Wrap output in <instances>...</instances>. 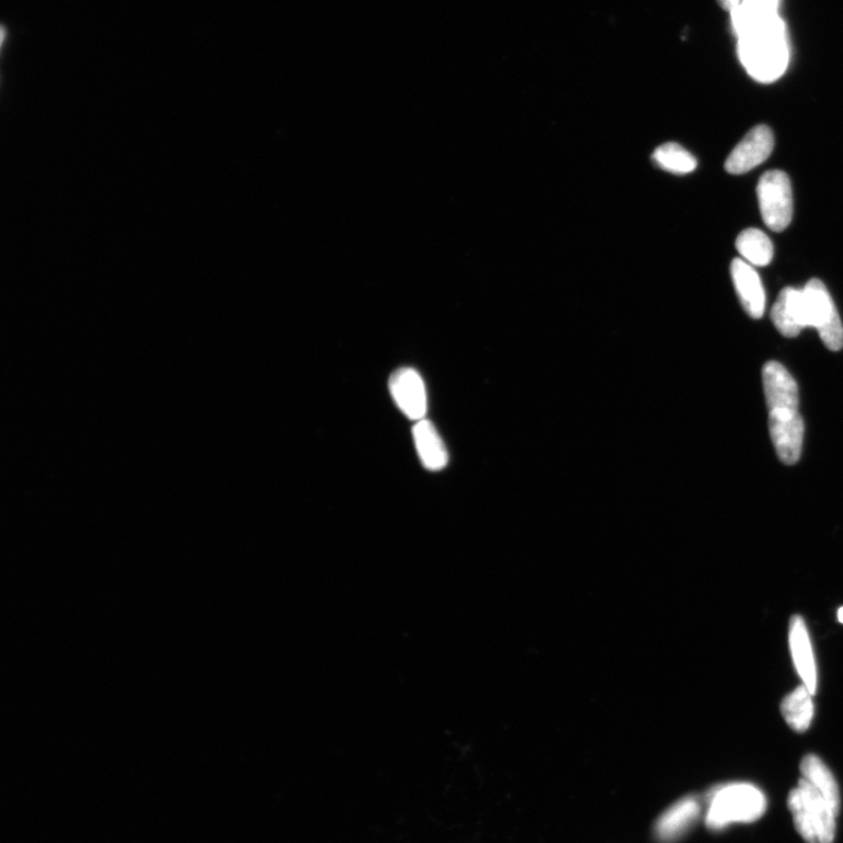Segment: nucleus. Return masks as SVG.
Returning <instances> with one entry per match:
<instances>
[{
	"mask_svg": "<svg viewBox=\"0 0 843 843\" xmlns=\"http://www.w3.org/2000/svg\"><path fill=\"white\" fill-rule=\"evenodd\" d=\"M737 37L740 59L753 79L768 84L785 74L789 49L786 26L778 13L747 25Z\"/></svg>",
	"mask_w": 843,
	"mask_h": 843,
	"instance_id": "f257e3e1",
	"label": "nucleus"
},
{
	"mask_svg": "<svg viewBox=\"0 0 843 843\" xmlns=\"http://www.w3.org/2000/svg\"><path fill=\"white\" fill-rule=\"evenodd\" d=\"M798 833L807 843H833L840 806L809 780L801 778L788 796Z\"/></svg>",
	"mask_w": 843,
	"mask_h": 843,
	"instance_id": "f03ea898",
	"label": "nucleus"
},
{
	"mask_svg": "<svg viewBox=\"0 0 843 843\" xmlns=\"http://www.w3.org/2000/svg\"><path fill=\"white\" fill-rule=\"evenodd\" d=\"M707 828L722 831L734 822L757 821L767 809L762 789L746 783L714 787L708 795Z\"/></svg>",
	"mask_w": 843,
	"mask_h": 843,
	"instance_id": "7ed1b4c3",
	"label": "nucleus"
},
{
	"mask_svg": "<svg viewBox=\"0 0 843 843\" xmlns=\"http://www.w3.org/2000/svg\"><path fill=\"white\" fill-rule=\"evenodd\" d=\"M764 223L775 232H781L794 218V195L789 177L781 170L765 173L757 188Z\"/></svg>",
	"mask_w": 843,
	"mask_h": 843,
	"instance_id": "20e7f679",
	"label": "nucleus"
},
{
	"mask_svg": "<svg viewBox=\"0 0 843 843\" xmlns=\"http://www.w3.org/2000/svg\"><path fill=\"white\" fill-rule=\"evenodd\" d=\"M809 303L811 328L824 346L833 352L843 348V325L828 287L820 279H811L803 289Z\"/></svg>",
	"mask_w": 843,
	"mask_h": 843,
	"instance_id": "39448f33",
	"label": "nucleus"
},
{
	"mask_svg": "<svg viewBox=\"0 0 843 843\" xmlns=\"http://www.w3.org/2000/svg\"><path fill=\"white\" fill-rule=\"evenodd\" d=\"M768 426L777 455L786 465L799 462L805 435V424L798 408L769 409Z\"/></svg>",
	"mask_w": 843,
	"mask_h": 843,
	"instance_id": "423d86ee",
	"label": "nucleus"
},
{
	"mask_svg": "<svg viewBox=\"0 0 843 843\" xmlns=\"http://www.w3.org/2000/svg\"><path fill=\"white\" fill-rule=\"evenodd\" d=\"M775 136L767 125L752 129L729 155L725 170L732 175H742L755 169L773 154Z\"/></svg>",
	"mask_w": 843,
	"mask_h": 843,
	"instance_id": "0eeeda50",
	"label": "nucleus"
},
{
	"mask_svg": "<svg viewBox=\"0 0 843 843\" xmlns=\"http://www.w3.org/2000/svg\"><path fill=\"white\" fill-rule=\"evenodd\" d=\"M389 390L395 403L412 421L424 419L428 409L426 390L421 375L412 368H400L391 375Z\"/></svg>",
	"mask_w": 843,
	"mask_h": 843,
	"instance_id": "6e6552de",
	"label": "nucleus"
},
{
	"mask_svg": "<svg viewBox=\"0 0 843 843\" xmlns=\"http://www.w3.org/2000/svg\"><path fill=\"white\" fill-rule=\"evenodd\" d=\"M770 319L786 337H796L803 329L811 328L809 303L803 290L786 287L770 311Z\"/></svg>",
	"mask_w": 843,
	"mask_h": 843,
	"instance_id": "1a4fd4ad",
	"label": "nucleus"
},
{
	"mask_svg": "<svg viewBox=\"0 0 843 843\" xmlns=\"http://www.w3.org/2000/svg\"><path fill=\"white\" fill-rule=\"evenodd\" d=\"M702 814V801L695 796L681 798L656 820L655 836L661 843L684 838Z\"/></svg>",
	"mask_w": 843,
	"mask_h": 843,
	"instance_id": "9d476101",
	"label": "nucleus"
},
{
	"mask_svg": "<svg viewBox=\"0 0 843 843\" xmlns=\"http://www.w3.org/2000/svg\"><path fill=\"white\" fill-rule=\"evenodd\" d=\"M789 648H791L796 669L802 679V685L816 695L818 689V670L812 642L801 617L795 615L789 621Z\"/></svg>",
	"mask_w": 843,
	"mask_h": 843,
	"instance_id": "9b49d317",
	"label": "nucleus"
},
{
	"mask_svg": "<svg viewBox=\"0 0 843 843\" xmlns=\"http://www.w3.org/2000/svg\"><path fill=\"white\" fill-rule=\"evenodd\" d=\"M731 276L746 313L753 319H762L765 312L766 297L761 277L755 268L742 259H734L731 264Z\"/></svg>",
	"mask_w": 843,
	"mask_h": 843,
	"instance_id": "f8f14e48",
	"label": "nucleus"
},
{
	"mask_svg": "<svg viewBox=\"0 0 843 843\" xmlns=\"http://www.w3.org/2000/svg\"><path fill=\"white\" fill-rule=\"evenodd\" d=\"M763 385L768 410L799 407L798 385L779 363L769 362L764 366Z\"/></svg>",
	"mask_w": 843,
	"mask_h": 843,
	"instance_id": "ddd939ff",
	"label": "nucleus"
},
{
	"mask_svg": "<svg viewBox=\"0 0 843 843\" xmlns=\"http://www.w3.org/2000/svg\"><path fill=\"white\" fill-rule=\"evenodd\" d=\"M417 450L424 468L430 472H440L445 468L450 455L446 447L432 422L426 420L418 421L412 428Z\"/></svg>",
	"mask_w": 843,
	"mask_h": 843,
	"instance_id": "4468645a",
	"label": "nucleus"
},
{
	"mask_svg": "<svg viewBox=\"0 0 843 843\" xmlns=\"http://www.w3.org/2000/svg\"><path fill=\"white\" fill-rule=\"evenodd\" d=\"M812 696L802 685L783 699L781 714L789 728L796 732H805L811 726L814 717Z\"/></svg>",
	"mask_w": 843,
	"mask_h": 843,
	"instance_id": "2eb2a0df",
	"label": "nucleus"
},
{
	"mask_svg": "<svg viewBox=\"0 0 843 843\" xmlns=\"http://www.w3.org/2000/svg\"><path fill=\"white\" fill-rule=\"evenodd\" d=\"M739 253L752 265L766 266L774 259V244L758 229H746L735 241Z\"/></svg>",
	"mask_w": 843,
	"mask_h": 843,
	"instance_id": "dca6fc26",
	"label": "nucleus"
},
{
	"mask_svg": "<svg viewBox=\"0 0 843 843\" xmlns=\"http://www.w3.org/2000/svg\"><path fill=\"white\" fill-rule=\"evenodd\" d=\"M802 778L812 783L820 791L833 802L841 806L839 785L830 768L814 756H806L800 765Z\"/></svg>",
	"mask_w": 843,
	"mask_h": 843,
	"instance_id": "f3484780",
	"label": "nucleus"
},
{
	"mask_svg": "<svg viewBox=\"0 0 843 843\" xmlns=\"http://www.w3.org/2000/svg\"><path fill=\"white\" fill-rule=\"evenodd\" d=\"M655 165L666 171L676 175H687L697 167V159L677 143H666L653 154Z\"/></svg>",
	"mask_w": 843,
	"mask_h": 843,
	"instance_id": "a211bd4d",
	"label": "nucleus"
},
{
	"mask_svg": "<svg viewBox=\"0 0 843 843\" xmlns=\"http://www.w3.org/2000/svg\"><path fill=\"white\" fill-rule=\"evenodd\" d=\"M779 0H742L731 12L732 26L737 34L747 25L778 13Z\"/></svg>",
	"mask_w": 843,
	"mask_h": 843,
	"instance_id": "6ab92c4d",
	"label": "nucleus"
},
{
	"mask_svg": "<svg viewBox=\"0 0 843 843\" xmlns=\"http://www.w3.org/2000/svg\"><path fill=\"white\" fill-rule=\"evenodd\" d=\"M722 8L730 13L735 9L739 8L742 3V0H719Z\"/></svg>",
	"mask_w": 843,
	"mask_h": 843,
	"instance_id": "aec40b11",
	"label": "nucleus"
},
{
	"mask_svg": "<svg viewBox=\"0 0 843 843\" xmlns=\"http://www.w3.org/2000/svg\"><path fill=\"white\" fill-rule=\"evenodd\" d=\"M838 619L840 623H843V607L839 609Z\"/></svg>",
	"mask_w": 843,
	"mask_h": 843,
	"instance_id": "412c9836",
	"label": "nucleus"
}]
</instances>
